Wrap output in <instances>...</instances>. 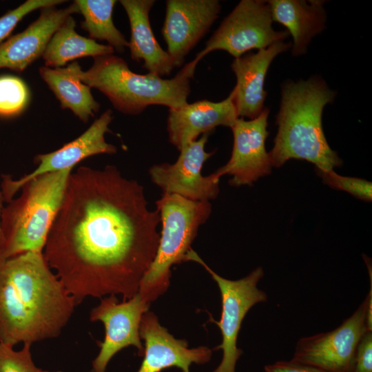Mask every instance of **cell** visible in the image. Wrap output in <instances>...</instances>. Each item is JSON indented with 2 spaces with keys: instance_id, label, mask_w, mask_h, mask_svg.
Listing matches in <instances>:
<instances>
[{
  "instance_id": "1",
  "label": "cell",
  "mask_w": 372,
  "mask_h": 372,
  "mask_svg": "<svg viewBox=\"0 0 372 372\" xmlns=\"http://www.w3.org/2000/svg\"><path fill=\"white\" fill-rule=\"evenodd\" d=\"M158 211L143 187L114 165L72 172L43 249L50 267L74 298L134 296L158 249Z\"/></svg>"
},
{
  "instance_id": "2",
  "label": "cell",
  "mask_w": 372,
  "mask_h": 372,
  "mask_svg": "<svg viewBox=\"0 0 372 372\" xmlns=\"http://www.w3.org/2000/svg\"><path fill=\"white\" fill-rule=\"evenodd\" d=\"M43 251L0 259V342L10 346L58 337L76 303Z\"/></svg>"
},
{
  "instance_id": "3",
  "label": "cell",
  "mask_w": 372,
  "mask_h": 372,
  "mask_svg": "<svg viewBox=\"0 0 372 372\" xmlns=\"http://www.w3.org/2000/svg\"><path fill=\"white\" fill-rule=\"evenodd\" d=\"M335 95L319 77L282 85L278 132L269 152L271 166L279 167L293 158L309 161L322 172L342 165L327 141L322 124L324 107Z\"/></svg>"
},
{
  "instance_id": "4",
  "label": "cell",
  "mask_w": 372,
  "mask_h": 372,
  "mask_svg": "<svg viewBox=\"0 0 372 372\" xmlns=\"http://www.w3.org/2000/svg\"><path fill=\"white\" fill-rule=\"evenodd\" d=\"M93 59L92 65L86 71L77 61L72 62L75 76L105 95L118 111L132 115L143 112L149 105L173 109L187 103L191 92L190 81L198 65L193 59L175 76L167 79L150 73H135L123 59L114 54Z\"/></svg>"
},
{
  "instance_id": "5",
  "label": "cell",
  "mask_w": 372,
  "mask_h": 372,
  "mask_svg": "<svg viewBox=\"0 0 372 372\" xmlns=\"http://www.w3.org/2000/svg\"><path fill=\"white\" fill-rule=\"evenodd\" d=\"M72 170L50 172L30 180L20 189V196L3 208L0 259L27 251H43Z\"/></svg>"
},
{
  "instance_id": "6",
  "label": "cell",
  "mask_w": 372,
  "mask_h": 372,
  "mask_svg": "<svg viewBox=\"0 0 372 372\" xmlns=\"http://www.w3.org/2000/svg\"><path fill=\"white\" fill-rule=\"evenodd\" d=\"M162 230L155 257L140 282L138 293L151 304L167 291L173 265L185 262L200 225L211 212L209 201L163 194L156 200Z\"/></svg>"
},
{
  "instance_id": "7",
  "label": "cell",
  "mask_w": 372,
  "mask_h": 372,
  "mask_svg": "<svg viewBox=\"0 0 372 372\" xmlns=\"http://www.w3.org/2000/svg\"><path fill=\"white\" fill-rule=\"evenodd\" d=\"M186 261L202 265L217 283L222 300V313L219 322L214 321L220 329L222 343L214 350H223V358L213 372H235L236 362L242 353L237 347V340L242 322L248 311L256 304L267 300V293L257 285L264 276L261 267L253 270L245 277L236 280L225 278L214 271L191 249L186 255Z\"/></svg>"
},
{
  "instance_id": "8",
  "label": "cell",
  "mask_w": 372,
  "mask_h": 372,
  "mask_svg": "<svg viewBox=\"0 0 372 372\" xmlns=\"http://www.w3.org/2000/svg\"><path fill=\"white\" fill-rule=\"evenodd\" d=\"M267 1L242 0L224 19L194 59L198 63L209 53L224 50L238 58L251 50L266 48L288 37L287 31H276Z\"/></svg>"
},
{
  "instance_id": "9",
  "label": "cell",
  "mask_w": 372,
  "mask_h": 372,
  "mask_svg": "<svg viewBox=\"0 0 372 372\" xmlns=\"http://www.w3.org/2000/svg\"><path fill=\"white\" fill-rule=\"evenodd\" d=\"M370 282V291L351 316L332 331L299 339L291 360L324 372H353L358 344L369 331L366 313L372 304L371 280Z\"/></svg>"
},
{
  "instance_id": "10",
  "label": "cell",
  "mask_w": 372,
  "mask_h": 372,
  "mask_svg": "<svg viewBox=\"0 0 372 372\" xmlns=\"http://www.w3.org/2000/svg\"><path fill=\"white\" fill-rule=\"evenodd\" d=\"M209 134L183 147L177 160L172 164L163 163L150 167L152 181L163 194H176L187 199L209 201L219 194L220 177L215 173L203 176L205 161L214 152L205 149Z\"/></svg>"
},
{
  "instance_id": "11",
  "label": "cell",
  "mask_w": 372,
  "mask_h": 372,
  "mask_svg": "<svg viewBox=\"0 0 372 372\" xmlns=\"http://www.w3.org/2000/svg\"><path fill=\"white\" fill-rule=\"evenodd\" d=\"M149 306L138 293L121 302L115 295L101 298L100 303L90 313V320L102 322L105 329L100 351L92 362L94 372H105L112 357L129 346L136 347L140 355L143 354L140 324L143 315L149 311Z\"/></svg>"
},
{
  "instance_id": "12",
  "label": "cell",
  "mask_w": 372,
  "mask_h": 372,
  "mask_svg": "<svg viewBox=\"0 0 372 372\" xmlns=\"http://www.w3.org/2000/svg\"><path fill=\"white\" fill-rule=\"evenodd\" d=\"M112 119V111L108 109L76 139L57 150L37 155L34 158L37 165L35 169L20 178L13 180L10 175H2L1 190L5 202H10L24 184L39 176L74 169L80 161L94 155L115 154L116 146L106 142L105 138Z\"/></svg>"
},
{
  "instance_id": "13",
  "label": "cell",
  "mask_w": 372,
  "mask_h": 372,
  "mask_svg": "<svg viewBox=\"0 0 372 372\" xmlns=\"http://www.w3.org/2000/svg\"><path fill=\"white\" fill-rule=\"evenodd\" d=\"M269 113L265 107L257 117L248 121L238 118L230 127L234 136L231 157L214 172L220 178L231 176V185H251L259 178L271 174L272 166L265 148Z\"/></svg>"
},
{
  "instance_id": "14",
  "label": "cell",
  "mask_w": 372,
  "mask_h": 372,
  "mask_svg": "<svg viewBox=\"0 0 372 372\" xmlns=\"http://www.w3.org/2000/svg\"><path fill=\"white\" fill-rule=\"evenodd\" d=\"M221 10L217 0H167L161 29L174 67L181 66L185 56L209 31Z\"/></svg>"
},
{
  "instance_id": "15",
  "label": "cell",
  "mask_w": 372,
  "mask_h": 372,
  "mask_svg": "<svg viewBox=\"0 0 372 372\" xmlns=\"http://www.w3.org/2000/svg\"><path fill=\"white\" fill-rule=\"evenodd\" d=\"M139 331L145 347L144 358L137 372H160L171 366L189 372L192 364H205L211 359V349L207 347L189 349L186 340L175 338L152 311L143 315Z\"/></svg>"
},
{
  "instance_id": "16",
  "label": "cell",
  "mask_w": 372,
  "mask_h": 372,
  "mask_svg": "<svg viewBox=\"0 0 372 372\" xmlns=\"http://www.w3.org/2000/svg\"><path fill=\"white\" fill-rule=\"evenodd\" d=\"M79 13L74 1L65 8L56 6L40 9L39 17L22 32L0 43V69L21 72L41 57L50 38L69 16Z\"/></svg>"
},
{
  "instance_id": "17",
  "label": "cell",
  "mask_w": 372,
  "mask_h": 372,
  "mask_svg": "<svg viewBox=\"0 0 372 372\" xmlns=\"http://www.w3.org/2000/svg\"><path fill=\"white\" fill-rule=\"evenodd\" d=\"M239 118L234 103V92L224 100H201L169 109L167 130L169 142L178 150L218 126L231 127Z\"/></svg>"
},
{
  "instance_id": "18",
  "label": "cell",
  "mask_w": 372,
  "mask_h": 372,
  "mask_svg": "<svg viewBox=\"0 0 372 372\" xmlns=\"http://www.w3.org/2000/svg\"><path fill=\"white\" fill-rule=\"evenodd\" d=\"M291 47V43L278 41L257 52H249L234 59L231 68L236 77L234 103L238 116L253 119L264 110L267 92L265 76L273 59Z\"/></svg>"
},
{
  "instance_id": "19",
  "label": "cell",
  "mask_w": 372,
  "mask_h": 372,
  "mask_svg": "<svg viewBox=\"0 0 372 372\" xmlns=\"http://www.w3.org/2000/svg\"><path fill=\"white\" fill-rule=\"evenodd\" d=\"M127 15L130 26L128 48L132 59L143 61V68L148 73L158 76L171 74L174 62L155 38L149 22V12L154 0H121Z\"/></svg>"
},
{
  "instance_id": "20",
  "label": "cell",
  "mask_w": 372,
  "mask_h": 372,
  "mask_svg": "<svg viewBox=\"0 0 372 372\" xmlns=\"http://www.w3.org/2000/svg\"><path fill=\"white\" fill-rule=\"evenodd\" d=\"M273 21L284 25L293 39L292 54L306 52L311 39L325 28L324 1L271 0L267 1Z\"/></svg>"
},
{
  "instance_id": "21",
  "label": "cell",
  "mask_w": 372,
  "mask_h": 372,
  "mask_svg": "<svg viewBox=\"0 0 372 372\" xmlns=\"http://www.w3.org/2000/svg\"><path fill=\"white\" fill-rule=\"evenodd\" d=\"M39 74L59 101L61 107L70 110L83 123L99 112L100 104L94 99L91 87L75 76L71 63L56 68L41 67Z\"/></svg>"
},
{
  "instance_id": "22",
  "label": "cell",
  "mask_w": 372,
  "mask_h": 372,
  "mask_svg": "<svg viewBox=\"0 0 372 372\" xmlns=\"http://www.w3.org/2000/svg\"><path fill=\"white\" fill-rule=\"evenodd\" d=\"M75 27L76 21L71 15L54 32L41 56L46 67L61 68L76 59L113 54L114 50L111 46L79 34Z\"/></svg>"
},
{
  "instance_id": "23",
  "label": "cell",
  "mask_w": 372,
  "mask_h": 372,
  "mask_svg": "<svg viewBox=\"0 0 372 372\" xmlns=\"http://www.w3.org/2000/svg\"><path fill=\"white\" fill-rule=\"evenodd\" d=\"M79 13L83 17L81 27L89 38L106 41L114 51L123 53L128 48V41L118 30L112 19L115 0H75Z\"/></svg>"
},
{
  "instance_id": "24",
  "label": "cell",
  "mask_w": 372,
  "mask_h": 372,
  "mask_svg": "<svg viewBox=\"0 0 372 372\" xmlns=\"http://www.w3.org/2000/svg\"><path fill=\"white\" fill-rule=\"evenodd\" d=\"M29 99V90L23 80L12 76L0 77V116L19 115L26 107Z\"/></svg>"
},
{
  "instance_id": "25",
  "label": "cell",
  "mask_w": 372,
  "mask_h": 372,
  "mask_svg": "<svg viewBox=\"0 0 372 372\" xmlns=\"http://www.w3.org/2000/svg\"><path fill=\"white\" fill-rule=\"evenodd\" d=\"M31 345L23 344L21 350L15 351L12 346L0 342V372H52L35 366Z\"/></svg>"
},
{
  "instance_id": "26",
  "label": "cell",
  "mask_w": 372,
  "mask_h": 372,
  "mask_svg": "<svg viewBox=\"0 0 372 372\" xmlns=\"http://www.w3.org/2000/svg\"><path fill=\"white\" fill-rule=\"evenodd\" d=\"M317 172L326 185L347 192L361 200H371L372 185L371 182L362 178L340 176L333 170L322 172L317 169Z\"/></svg>"
},
{
  "instance_id": "27",
  "label": "cell",
  "mask_w": 372,
  "mask_h": 372,
  "mask_svg": "<svg viewBox=\"0 0 372 372\" xmlns=\"http://www.w3.org/2000/svg\"><path fill=\"white\" fill-rule=\"evenodd\" d=\"M63 0H28L0 17V43L7 38L18 23L31 12L43 7L57 6Z\"/></svg>"
},
{
  "instance_id": "28",
  "label": "cell",
  "mask_w": 372,
  "mask_h": 372,
  "mask_svg": "<svg viewBox=\"0 0 372 372\" xmlns=\"http://www.w3.org/2000/svg\"><path fill=\"white\" fill-rule=\"evenodd\" d=\"M353 372H372V331H366L358 344Z\"/></svg>"
},
{
  "instance_id": "29",
  "label": "cell",
  "mask_w": 372,
  "mask_h": 372,
  "mask_svg": "<svg viewBox=\"0 0 372 372\" xmlns=\"http://www.w3.org/2000/svg\"><path fill=\"white\" fill-rule=\"evenodd\" d=\"M265 372H324L313 366L289 361H277L265 366Z\"/></svg>"
},
{
  "instance_id": "30",
  "label": "cell",
  "mask_w": 372,
  "mask_h": 372,
  "mask_svg": "<svg viewBox=\"0 0 372 372\" xmlns=\"http://www.w3.org/2000/svg\"><path fill=\"white\" fill-rule=\"evenodd\" d=\"M5 202L2 192L0 189V215L3 207V203ZM0 235H1V222H0Z\"/></svg>"
}]
</instances>
